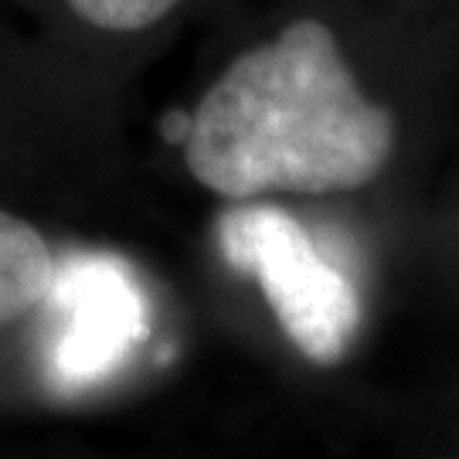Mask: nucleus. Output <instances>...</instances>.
I'll return each instance as SVG.
<instances>
[{"label": "nucleus", "mask_w": 459, "mask_h": 459, "mask_svg": "<svg viewBox=\"0 0 459 459\" xmlns=\"http://www.w3.org/2000/svg\"><path fill=\"white\" fill-rule=\"evenodd\" d=\"M394 116L364 96L327 24L299 17L231 62L187 113L184 164L225 201L344 195L394 153Z\"/></svg>", "instance_id": "obj_1"}, {"label": "nucleus", "mask_w": 459, "mask_h": 459, "mask_svg": "<svg viewBox=\"0 0 459 459\" xmlns=\"http://www.w3.org/2000/svg\"><path fill=\"white\" fill-rule=\"evenodd\" d=\"M221 246L238 269L259 279L290 344L313 364H337L358 330V293L313 248L303 225L282 208L246 204L221 218Z\"/></svg>", "instance_id": "obj_2"}, {"label": "nucleus", "mask_w": 459, "mask_h": 459, "mask_svg": "<svg viewBox=\"0 0 459 459\" xmlns=\"http://www.w3.org/2000/svg\"><path fill=\"white\" fill-rule=\"evenodd\" d=\"M58 290V259L28 218L0 208V330L38 310Z\"/></svg>", "instance_id": "obj_3"}, {"label": "nucleus", "mask_w": 459, "mask_h": 459, "mask_svg": "<svg viewBox=\"0 0 459 459\" xmlns=\"http://www.w3.org/2000/svg\"><path fill=\"white\" fill-rule=\"evenodd\" d=\"M68 11L106 34H140L160 24L181 0H65Z\"/></svg>", "instance_id": "obj_4"}]
</instances>
